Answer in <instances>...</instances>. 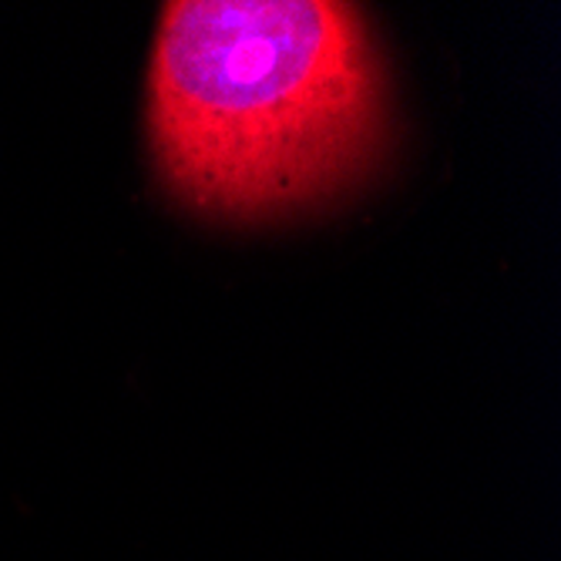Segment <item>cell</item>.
Masks as SVG:
<instances>
[{
  "mask_svg": "<svg viewBox=\"0 0 561 561\" xmlns=\"http://www.w3.org/2000/svg\"><path fill=\"white\" fill-rule=\"evenodd\" d=\"M383 71L336 0H175L148 68L159 172L192 209L270 219L333 198L383 138Z\"/></svg>",
  "mask_w": 561,
  "mask_h": 561,
  "instance_id": "6da1fadb",
  "label": "cell"
}]
</instances>
